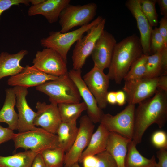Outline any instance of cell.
Segmentation results:
<instances>
[{
	"mask_svg": "<svg viewBox=\"0 0 167 167\" xmlns=\"http://www.w3.org/2000/svg\"><path fill=\"white\" fill-rule=\"evenodd\" d=\"M167 121V91L158 88L153 96L138 104L135 113L132 140L137 145L141 143L148 128L153 124L160 128Z\"/></svg>",
	"mask_w": 167,
	"mask_h": 167,
	"instance_id": "6da1fadb",
	"label": "cell"
},
{
	"mask_svg": "<svg viewBox=\"0 0 167 167\" xmlns=\"http://www.w3.org/2000/svg\"><path fill=\"white\" fill-rule=\"evenodd\" d=\"M143 54L140 38L136 34L117 43L108 68L109 79L121 84L132 64Z\"/></svg>",
	"mask_w": 167,
	"mask_h": 167,
	"instance_id": "7a4b0ae2",
	"label": "cell"
},
{
	"mask_svg": "<svg viewBox=\"0 0 167 167\" xmlns=\"http://www.w3.org/2000/svg\"><path fill=\"white\" fill-rule=\"evenodd\" d=\"M38 91L47 95L50 103L80 102L81 98L75 85L68 72L55 79L46 82L36 87Z\"/></svg>",
	"mask_w": 167,
	"mask_h": 167,
	"instance_id": "3957f363",
	"label": "cell"
},
{
	"mask_svg": "<svg viewBox=\"0 0 167 167\" xmlns=\"http://www.w3.org/2000/svg\"><path fill=\"white\" fill-rule=\"evenodd\" d=\"M103 19L99 16L89 24L65 33H62L60 31L51 32L49 36L41 40L40 44L45 48H50L57 52L67 62V55L72 45Z\"/></svg>",
	"mask_w": 167,
	"mask_h": 167,
	"instance_id": "277c9868",
	"label": "cell"
},
{
	"mask_svg": "<svg viewBox=\"0 0 167 167\" xmlns=\"http://www.w3.org/2000/svg\"><path fill=\"white\" fill-rule=\"evenodd\" d=\"M13 140L15 149L22 148L39 153L47 149L59 148L57 135L40 128L15 133Z\"/></svg>",
	"mask_w": 167,
	"mask_h": 167,
	"instance_id": "5b68a950",
	"label": "cell"
},
{
	"mask_svg": "<svg viewBox=\"0 0 167 167\" xmlns=\"http://www.w3.org/2000/svg\"><path fill=\"white\" fill-rule=\"evenodd\" d=\"M97 6L94 3L83 5L70 4L62 10L59 17L62 33L69 32L76 27L87 25L91 23L96 14Z\"/></svg>",
	"mask_w": 167,
	"mask_h": 167,
	"instance_id": "8992f818",
	"label": "cell"
},
{
	"mask_svg": "<svg viewBox=\"0 0 167 167\" xmlns=\"http://www.w3.org/2000/svg\"><path fill=\"white\" fill-rule=\"evenodd\" d=\"M135 105L128 104L117 114L104 113L100 123L109 132L119 134L132 140L134 125Z\"/></svg>",
	"mask_w": 167,
	"mask_h": 167,
	"instance_id": "52a82bcc",
	"label": "cell"
},
{
	"mask_svg": "<svg viewBox=\"0 0 167 167\" xmlns=\"http://www.w3.org/2000/svg\"><path fill=\"white\" fill-rule=\"evenodd\" d=\"M106 20L103 18L78 40L73 51L72 56L73 69L81 70L88 57L91 54L97 40L104 30Z\"/></svg>",
	"mask_w": 167,
	"mask_h": 167,
	"instance_id": "ba28073f",
	"label": "cell"
},
{
	"mask_svg": "<svg viewBox=\"0 0 167 167\" xmlns=\"http://www.w3.org/2000/svg\"><path fill=\"white\" fill-rule=\"evenodd\" d=\"M94 124L87 115L83 116L80 118L76 137L72 147L65 154L64 167H70L78 162L93 133L95 127Z\"/></svg>",
	"mask_w": 167,
	"mask_h": 167,
	"instance_id": "9c48e42d",
	"label": "cell"
},
{
	"mask_svg": "<svg viewBox=\"0 0 167 167\" xmlns=\"http://www.w3.org/2000/svg\"><path fill=\"white\" fill-rule=\"evenodd\" d=\"M32 63L38 70L53 76L59 77L68 72L67 62L58 53L50 48L38 51Z\"/></svg>",
	"mask_w": 167,
	"mask_h": 167,
	"instance_id": "30bf717a",
	"label": "cell"
},
{
	"mask_svg": "<svg viewBox=\"0 0 167 167\" xmlns=\"http://www.w3.org/2000/svg\"><path fill=\"white\" fill-rule=\"evenodd\" d=\"M158 78L125 81L122 88L128 104L135 105L154 95L158 89Z\"/></svg>",
	"mask_w": 167,
	"mask_h": 167,
	"instance_id": "8fae6325",
	"label": "cell"
},
{
	"mask_svg": "<svg viewBox=\"0 0 167 167\" xmlns=\"http://www.w3.org/2000/svg\"><path fill=\"white\" fill-rule=\"evenodd\" d=\"M83 79L99 108L101 109L105 108L108 104L106 97L110 80L107 75L103 71L94 66Z\"/></svg>",
	"mask_w": 167,
	"mask_h": 167,
	"instance_id": "7c38bea8",
	"label": "cell"
},
{
	"mask_svg": "<svg viewBox=\"0 0 167 167\" xmlns=\"http://www.w3.org/2000/svg\"><path fill=\"white\" fill-rule=\"evenodd\" d=\"M68 73L86 105L87 116L94 123H100L104 113L98 106L96 99L82 77L81 70L72 69Z\"/></svg>",
	"mask_w": 167,
	"mask_h": 167,
	"instance_id": "4fadbf2b",
	"label": "cell"
},
{
	"mask_svg": "<svg viewBox=\"0 0 167 167\" xmlns=\"http://www.w3.org/2000/svg\"><path fill=\"white\" fill-rule=\"evenodd\" d=\"M117 43L112 34L106 30L103 31L91 54L94 66L103 71L108 68Z\"/></svg>",
	"mask_w": 167,
	"mask_h": 167,
	"instance_id": "5bb4252c",
	"label": "cell"
},
{
	"mask_svg": "<svg viewBox=\"0 0 167 167\" xmlns=\"http://www.w3.org/2000/svg\"><path fill=\"white\" fill-rule=\"evenodd\" d=\"M37 109L33 124L35 126H40L46 131L56 134L57 129L62 122L58 105L52 103L47 104L45 102L38 101Z\"/></svg>",
	"mask_w": 167,
	"mask_h": 167,
	"instance_id": "9a60e30c",
	"label": "cell"
},
{
	"mask_svg": "<svg viewBox=\"0 0 167 167\" xmlns=\"http://www.w3.org/2000/svg\"><path fill=\"white\" fill-rule=\"evenodd\" d=\"M13 88L18 112L17 130L21 132L36 129L37 128L33 124L36 113L30 107L26 100L28 94V88L19 86L14 87Z\"/></svg>",
	"mask_w": 167,
	"mask_h": 167,
	"instance_id": "2e32d148",
	"label": "cell"
},
{
	"mask_svg": "<svg viewBox=\"0 0 167 167\" xmlns=\"http://www.w3.org/2000/svg\"><path fill=\"white\" fill-rule=\"evenodd\" d=\"M58 77L45 74L37 69L33 65H27L20 73L11 76L7 80L8 85L28 88L36 87Z\"/></svg>",
	"mask_w": 167,
	"mask_h": 167,
	"instance_id": "e0dca14e",
	"label": "cell"
},
{
	"mask_svg": "<svg viewBox=\"0 0 167 167\" xmlns=\"http://www.w3.org/2000/svg\"><path fill=\"white\" fill-rule=\"evenodd\" d=\"M125 5L136 20L143 54L148 56L151 55L150 39L153 28L142 11L139 0H128Z\"/></svg>",
	"mask_w": 167,
	"mask_h": 167,
	"instance_id": "ac0fdd59",
	"label": "cell"
},
{
	"mask_svg": "<svg viewBox=\"0 0 167 167\" xmlns=\"http://www.w3.org/2000/svg\"><path fill=\"white\" fill-rule=\"evenodd\" d=\"M70 0H45L36 6H31L28 11L29 16L41 15L48 22L53 24L56 22L62 10L70 4Z\"/></svg>",
	"mask_w": 167,
	"mask_h": 167,
	"instance_id": "d6986e66",
	"label": "cell"
},
{
	"mask_svg": "<svg viewBox=\"0 0 167 167\" xmlns=\"http://www.w3.org/2000/svg\"><path fill=\"white\" fill-rule=\"evenodd\" d=\"M28 53V51L25 49L12 54L6 52H2L0 54V79L21 72L24 67L20 65V62Z\"/></svg>",
	"mask_w": 167,
	"mask_h": 167,
	"instance_id": "ffe728a7",
	"label": "cell"
},
{
	"mask_svg": "<svg viewBox=\"0 0 167 167\" xmlns=\"http://www.w3.org/2000/svg\"><path fill=\"white\" fill-rule=\"evenodd\" d=\"M131 140L119 134L110 132L106 150L114 158L118 167H125L128 146Z\"/></svg>",
	"mask_w": 167,
	"mask_h": 167,
	"instance_id": "44dd1931",
	"label": "cell"
},
{
	"mask_svg": "<svg viewBox=\"0 0 167 167\" xmlns=\"http://www.w3.org/2000/svg\"><path fill=\"white\" fill-rule=\"evenodd\" d=\"M110 132L100 123L92 134L88 145L82 153L78 162L82 163L83 159L89 156H95L106 150Z\"/></svg>",
	"mask_w": 167,
	"mask_h": 167,
	"instance_id": "7402d4cb",
	"label": "cell"
},
{
	"mask_svg": "<svg viewBox=\"0 0 167 167\" xmlns=\"http://www.w3.org/2000/svg\"><path fill=\"white\" fill-rule=\"evenodd\" d=\"M5 94V102L0 110V122L6 123L8 128L13 131L17 130L18 115L14 109L16 97L13 88L6 89Z\"/></svg>",
	"mask_w": 167,
	"mask_h": 167,
	"instance_id": "603a6c76",
	"label": "cell"
},
{
	"mask_svg": "<svg viewBox=\"0 0 167 167\" xmlns=\"http://www.w3.org/2000/svg\"><path fill=\"white\" fill-rule=\"evenodd\" d=\"M79 130L76 122H62L56 134L59 147L66 153L71 148L75 140Z\"/></svg>",
	"mask_w": 167,
	"mask_h": 167,
	"instance_id": "cb8c5ba5",
	"label": "cell"
},
{
	"mask_svg": "<svg viewBox=\"0 0 167 167\" xmlns=\"http://www.w3.org/2000/svg\"><path fill=\"white\" fill-rule=\"evenodd\" d=\"M136 145L132 140L128 144L125 167H156L157 162L155 156L150 159L144 157L137 150Z\"/></svg>",
	"mask_w": 167,
	"mask_h": 167,
	"instance_id": "d4e9b609",
	"label": "cell"
},
{
	"mask_svg": "<svg viewBox=\"0 0 167 167\" xmlns=\"http://www.w3.org/2000/svg\"><path fill=\"white\" fill-rule=\"evenodd\" d=\"M39 153L27 150L12 156L0 155V167H31L34 158Z\"/></svg>",
	"mask_w": 167,
	"mask_h": 167,
	"instance_id": "484cf974",
	"label": "cell"
},
{
	"mask_svg": "<svg viewBox=\"0 0 167 167\" xmlns=\"http://www.w3.org/2000/svg\"><path fill=\"white\" fill-rule=\"evenodd\" d=\"M58 107L62 122H76L81 113L87 109L84 101L59 103Z\"/></svg>",
	"mask_w": 167,
	"mask_h": 167,
	"instance_id": "4316f807",
	"label": "cell"
},
{
	"mask_svg": "<svg viewBox=\"0 0 167 167\" xmlns=\"http://www.w3.org/2000/svg\"><path fill=\"white\" fill-rule=\"evenodd\" d=\"M162 50L148 56L144 78H154L167 75V70L165 68L162 61Z\"/></svg>",
	"mask_w": 167,
	"mask_h": 167,
	"instance_id": "83f0119b",
	"label": "cell"
},
{
	"mask_svg": "<svg viewBox=\"0 0 167 167\" xmlns=\"http://www.w3.org/2000/svg\"><path fill=\"white\" fill-rule=\"evenodd\" d=\"M65 152L61 148L47 149L41 153L46 167H63Z\"/></svg>",
	"mask_w": 167,
	"mask_h": 167,
	"instance_id": "f1b7e54d",
	"label": "cell"
},
{
	"mask_svg": "<svg viewBox=\"0 0 167 167\" xmlns=\"http://www.w3.org/2000/svg\"><path fill=\"white\" fill-rule=\"evenodd\" d=\"M148 56L143 54L133 63L123 79L125 81L139 79L144 77Z\"/></svg>",
	"mask_w": 167,
	"mask_h": 167,
	"instance_id": "f546056e",
	"label": "cell"
},
{
	"mask_svg": "<svg viewBox=\"0 0 167 167\" xmlns=\"http://www.w3.org/2000/svg\"><path fill=\"white\" fill-rule=\"evenodd\" d=\"M139 2L142 11L151 26L156 27L158 22L155 7L156 0H139Z\"/></svg>",
	"mask_w": 167,
	"mask_h": 167,
	"instance_id": "4dcf8cb0",
	"label": "cell"
},
{
	"mask_svg": "<svg viewBox=\"0 0 167 167\" xmlns=\"http://www.w3.org/2000/svg\"><path fill=\"white\" fill-rule=\"evenodd\" d=\"M164 49H167L165 46L163 38L160 34L158 28L155 27L152 28L150 39L151 55L162 51Z\"/></svg>",
	"mask_w": 167,
	"mask_h": 167,
	"instance_id": "1f68e13d",
	"label": "cell"
},
{
	"mask_svg": "<svg viewBox=\"0 0 167 167\" xmlns=\"http://www.w3.org/2000/svg\"><path fill=\"white\" fill-rule=\"evenodd\" d=\"M95 156L98 160L96 167H118L114 158L106 150Z\"/></svg>",
	"mask_w": 167,
	"mask_h": 167,
	"instance_id": "d6a6232c",
	"label": "cell"
},
{
	"mask_svg": "<svg viewBox=\"0 0 167 167\" xmlns=\"http://www.w3.org/2000/svg\"><path fill=\"white\" fill-rule=\"evenodd\" d=\"M151 142L153 145L159 149H167V135L166 133L162 130L157 131L154 132L151 137Z\"/></svg>",
	"mask_w": 167,
	"mask_h": 167,
	"instance_id": "836d02e7",
	"label": "cell"
},
{
	"mask_svg": "<svg viewBox=\"0 0 167 167\" xmlns=\"http://www.w3.org/2000/svg\"><path fill=\"white\" fill-rule=\"evenodd\" d=\"M29 0H0V22L2 13L13 6L24 4L29 5Z\"/></svg>",
	"mask_w": 167,
	"mask_h": 167,
	"instance_id": "e575fe53",
	"label": "cell"
},
{
	"mask_svg": "<svg viewBox=\"0 0 167 167\" xmlns=\"http://www.w3.org/2000/svg\"><path fill=\"white\" fill-rule=\"evenodd\" d=\"M15 133L8 127H3L0 124V144L13 139Z\"/></svg>",
	"mask_w": 167,
	"mask_h": 167,
	"instance_id": "d590c367",
	"label": "cell"
},
{
	"mask_svg": "<svg viewBox=\"0 0 167 167\" xmlns=\"http://www.w3.org/2000/svg\"><path fill=\"white\" fill-rule=\"evenodd\" d=\"M159 23V31L163 38L165 46L167 48V17H162Z\"/></svg>",
	"mask_w": 167,
	"mask_h": 167,
	"instance_id": "8d00e7d4",
	"label": "cell"
},
{
	"mask_svg": "<svg viewBox=\"0 0 167 167\" xmlns=\"http://www.w3.org/2000/svg\"><path fill=\"white\" fill-rule=\"evenodd\" d=\"M159 161L156 167H167V149L161 148L156 152Z\"/></svg>",
	"mask_w": 167,
	"mask_h": 167,
	"instance_id": "74e56055",
	"label": "cell"
},
{
	"mask_svg": "<svg viewBox=\"0 0 167 167\" xmlns=\"http://www.w3.org/2000/svg\"><path fill=\"white\" fill-rule=\"evenodd\" d=\"M98 162L96 156H89L85 157L82 163L84 167H96Z\"/></svg>",
	"mask_w": 167,
	"mask_h": 167,
	"instance_id": "f35d334b",
	"label": "cell"
},
{
	"mask_svg": "<svg viewBox=\"0 0 167 167\" xmlns=\"http://www.w3.org/2000/svg\"><path fill=\"white\" fill-rule=\"evenodd\" d=\"M116 92V104L119 106H122L126 101V96L123 91L119 90Z\"/></svg>",
	"mask_w": 167,
	"mask_h": 167,
	"instance_id": "ab89813d",
	"label": "cell"
},
{
	"mask_svg": "<svg viewBox=\"0 0 167 167\" xmlns=\"http://www.w3.org/2000/svg\"><path fill=\"white\" fill-rule=\"evenodd\" d=\"M158 88L167 91V75H162L158 77Z\"/></svg>",
	"mask_w": 167,
	"mask_h": 167,
	"instance_id": "60d3db41",
	"label": "cell"
},
{
	"mask_svg": "<svg viewBox=\"0 0 167 167\" xmlns=\"http://www.w3.org/2000/svg\"><path fill=\"white\" fill-rule=\"evenodd\" d=\"M31 167H46L40 153L38 154L35 157Z\"/></svg>",
	"mask_w": 167,
	"mask_h": 167,
	"instance_id": "b9f144b4",
	"label": "cell"
},
{
	"mask_svg": "<svg viewBox=\"0 0 167 167\" xmlns=\"http://www.w3.org/2000/svg\"><path fill=\"white\" fill-rule=\"evenodd\" d=\"M156 2L159 6L161 14L163 17H167V0H156Z\"/></svg>",
	"mask_w": 167,
	"mask_h": 167,
	"instance_id": "7bdbcfd3",
	"label": "cell"
},
{
	"mask_svg": "<svg viewBox=\"0 0 167 167\" xmlns=\"http://www.w3.org/2000/svg\"><path fill=\"white\" fill-rule=\"evenodd\" d=\"M106 99L108 103H109L112 105L116 104V92H108L106 95Z\"/></svg>",
	"mask_w": 167,
	"mask_h": 167,
	"instance_id": "ee69618b",
	"label": "cell"
},
{
	"mask_svg": "<svg viewBox=\"0 0 167 167\" xmlns=\"http://www.w3.org/2000/svg\"><path fill=\"white\" fill-rule=\"evenodd\" d=\"M45 0H29L30 3H31L32 6H36L38 5L44 1Z\"/></svg>",
	"mask_w": 167,
	"mask_h": 167,
	"instance_id": "f6af8a7d",
	"label": "cell"
},
{
	"mask_svg": "<svg viewBox=\"0 0 167 167\" xmlns=\"http://www.w3.org/2000/svg\"><path fill=\"white\" fill-rule=\"evenodd\" d=\"M78 162H76L72 165H71L70 167H81L78 164Z\"/></svg>",
	"mask_w": 167,
	"mask_h": 167,
	"instance_id": "bcb514c9",
	"label": "cell"
}]
</instances>
